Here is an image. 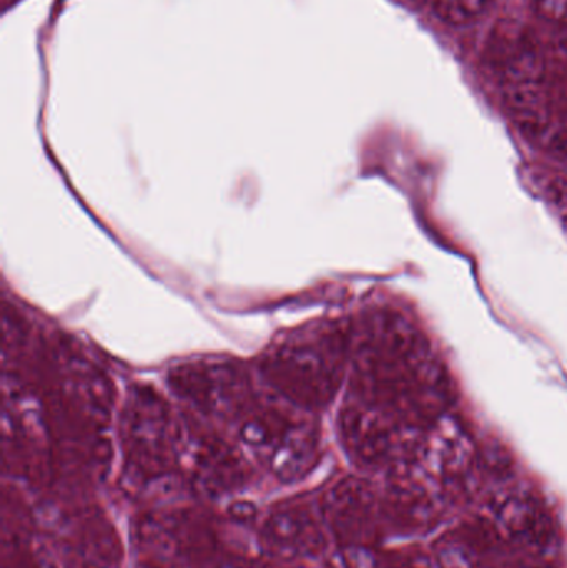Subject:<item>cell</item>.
Instances as JSON below:
<instances>
[{
	"mask_svg": "<svg viewBox=\"0 0 567 568\" xmlns=\"http://www.w3.org/2000/svg\"><path fill=\"white\" fill-rule=\"evenodd\" d=\"M492 6L493 0H443V12L448 22L463 26L482 19Z\"/></svg>",
	"mask_w": 567,
	"mask_h": 568,
	"instance_id": "5",
	"label": "cell"
},
{
	"mask_svg": "<svg viewBox=\"0 0 567 568\" xmlns=\"http://www.w3.org/2000/svg\"><path fill=\"white\" fill-rule=\"evenodd\" d=\"M406 568H422V567L415 566V564H413V566H409V567H406Z\"/></svg>",
	"mask_w": 567,
	"mask_h": 568,
	"instance_id": "7",
	"label": "cell"
},
{
	"mask_svg": "<svg viewBox=\"0 0 567 568\" xmlns=\"http://www.w3.org/2000/svg\"><path fill=\"white\" fill-rule=\"evenodd\" d=\"M486 63L506 87L539 83L545 59L533 37L516 23H503L486 47Z\"/></svg>",
	"mask_w": 567,
	"mask_h": 568,
	"instance_id": "3",
	"label": "cell"
},
{
	"mask_svg": "<svg viewBox=\"0 0 567 568\" xmlns=\"http://www.w3.org/2000/svg\"><path fill=\"white\" fill-rule=\"evenodd\" d=\"M498 516L502 526L523 544L545 549L555 540L551 519L535 499L512 497L503 503Z\"/></svg>",
	"mask_w": 567,
	"mask_h": 568,
	"instance_id": "4",
	"label": "cell"
},
{
	"mask_svg": "<svg viewBox=\"0 0 567 568\" xmlns=\"http://www.w3.org/2000/svg\"><path fill=\"white\" fill-rule=\"evenodd\" d=\"M172 386L186 399L213 413L233 410L246 397V379L236 366L190 364L172 373Z\"/></svg>",
	"mask_w": 567,
	"mask_h": 568,
	"instance_id": "2",
	"label": "cell"
},
{
	"mask_svg": "<svg viewBox=\"0 0 567 568\" xmlns=\"http://www.w3.org/2000/svg\"><path fill=\"white\" fill-rule=\"evenodd\" d=\"M533 9L548 22L567 23V0H531Z\"/></svg>",
	"mask_w": 567,
	"mask_h": 568,
	"instance_id": "6",
	"label": "cell"
},
{
	"mask_svg": "<svg viewBox=\"0 0 567 568\" xmlns=\"http://www.w3.org/2000/svg\"><path fill=\"white\" fill-rule=\"evenodd\" d=\"M345 349L342 331L308 329L279 344L263 363V371L283 396L302 406H320L338 386Z\"/></svg>",
	"mask_w": 567,
	"mask_h": 568,
	"instance_id": "1",
	"label": "cell"
}]
</instances>
